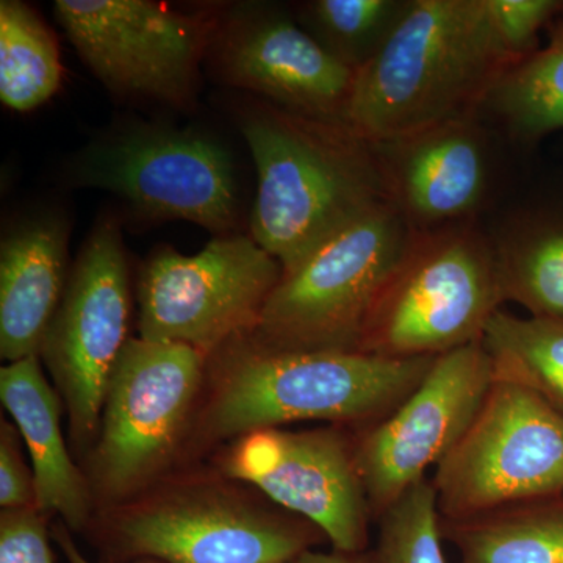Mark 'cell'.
<instances>
[{
	"mask_svg": "<svg viewBox=\"0 0 563 563\" xmlns=\"http://www.w3.org/2000/svg\"><path fill=\"white\" fill-rule=\"evenodd\" d=\"M224 472L317 526L333 550H368L373 515L358 468L355 433L344 426L247 433L225 457Z\"/></svg>",
	"mask_w": 563,
	"mask_h": 563,
	"instance_id": "14",
	"label": "cell"
},
{
	"mask_svg": "<svg viewBox=\"0 0 563 563\" xmlns=\"http://www.w3.org/2000/svg\"><path fill=\"white\" fill-rule=\"evenodd\" d=\"M54 539L57 542L58 547H60L63 555H65L66 562L68 563H92L85 558L84 554L80 553L79 548H77L76 542H74L73 537L68 531V526H57L54 529ZM141 563H152V562H141Z\"/></svg>",
	"mask_w": 563,
	"mask_h": 563,
	"instance_id": "30",
	"label": "cell"
},
{
	"mask_svg": "<svg viewBox=\"0 0 563 563\" xmlns=\"http://www.w3.org/2000/svg\"><path fill=\"white\" fill-rule=\"evenodd\" d=\"M496 38L521 63L539 52V33L562 9L555 0H485Z\"/></svg>",
	"mask_w": 563,
	"mask_h": 563,
	"instance_id": "26",
	"label": "cell"
},
{
	"mask_svg": "<svg viewBox=\"0 0 563 563\" xmlns=\"http://www.w3.org/2000/svg\"><path fill=\"white\" fill-rule=\"evenodd\" d=\"M388 199L413 231L474 221L492 187L479 117L377 143Z\"/></svg>",
	"mask_w": 563,
	"mask_h": 563,
	"instance_id": "16",
	"label": "cell"
},
{
	"mask_svg": "<svg viewBox=\"0 0 563 563\" xmlns=\"http://www.w3.org/2000/svg\"><path fill=\"white\" fill-rule=\"evenodd\" d=\"M54 13L110 91L174 109L195 106L217 22L150 0H57Z\"/></svg>",
	"mask_w": 563,
	"mask_h": 563,
	"instance_id": "11",
	"label": "cell"
},
{
	"mask_svg": "<svg viewBox=\"0 0 563 563\" xmlns=\"http://www.w3.org/2000/svg\"><path fill=\"white\" fill-rule=\"evenodd\" d=\"M280 277V263L252 236H217L195 255L163 246L140 272V336L209 357L254 332Z\"/></svg>",
	"mask_w": 563,
	"mask_h": 563,
	"instance_id": "8",
	"label": "cell"
},
{
	"mask_svg": "<svg viewBox=\"0 0 563 563\" xmlns=\"http://www.w3.org/2000/svg\"><path fill=\"white\" fill-rule=\"evenodd\" d=\"M515 65L485 0H410L384 46L355 73L344 122L384 143L481 117Z\"/></svg>",
	"mask_w": 563,
	"mask_h": 563,
	"instance_id": "2",
	"label": "cell"
},
{
	"mask_svg": "<svg viewBox=\"0 0 563 563\" xmlns=\"http://www.w3.org/2000/svg\"><path fill=\"white\" fill-rule=\"evenodd\" d=\"M503 301L563 320V214H531L492 239Z\"/></svg>",
	"mask_w": 563,
	"mask_h": 563,
	"instance_id": "20",
	"label": "cell"
},
{
	"mask_svg": "<svg viewBox=\"0 0 563 563\" xmlns=\"http://www.w3.org/2000/svg\"><path fill=\"white\" fill-rule=\"evenodd\" d=\"M209 54L225 84L292 113L344 122L355 70L280 11L246 9L217 22Z\"/></svg>",
	"mask_w": 563,
	"mask_h": 563,
	"instance_id": "15",
	"label": "cell"
},
{
	"mask_svg": "<svg viewBox=\"0 0 563 563\" xmlns=\"http://www.w3.org/2000/svg\"><path fill=\"white\" fill-rule=\"evenodd\" d=\"M483 339L439 355L421 384L384 420L355 432L373 520L454 450L490 391Z\"/></svg>",
	"mask_w": 563,
	"mask_h": 563,
	"instance_id": "13",
	"label": "cell"
},
{
	"mask_svg": "<svg viewBox=\"0 0 563 563\" xmlns=\"http://www.w3.org/2000/svg\"><path fill=\"white\" fill-rule=\"evenodd\" d=\"M503 303L492 239L476 222L413 231L357 351L439 357L483 339Z\"/></svg>",
	"mask_w": 563,
	"mask_h": 563,
	"instance_id": "4",
	"label": "cell"
},
{
	"mask_svg": "<svg viewBox=\"0 0 563 563\" xmlns=\"http://www.w3.org/2000/svg\"><path fill=\"white\" fill-rule=\"evenodd\" d=\"M207 355L129 339L111 372L91 473L106 498L140 490L168 463L201 388Z\"/></svg>",
	"mask_w": 563,
	"mask_h": 563,
	"instance_id": "9",
	"label": "cell"
},
{
	"mask_svg": "<svg viewBox=\"0 0 563 563\" xmlns=\"http://www.w3.org/2000/svg\"><path fill=\"white\" fill-rule=\"evenodd\" d=\"M410 0H314L303 7V29L357 73L395 31Z\"/></svg>",
	"mask_w": 563,
	"mask_h": 563,
	"instance_id": "24",
	"label": "cell"
},
{
	"mask_svg": "<svg viewBox=\"0 0 563 563\" xmlns=\"http://www.w3.org/2000/svg\"><path fill=\"white\" fill-rule=\"evenodd\" d=\"M240 129L257 169L251 236L282 273L379 203L390 202L379 146L346 122L247 109Z\"/></svg>",
	"mask_w": 563,
	"mask_h": 563,
	"instance_id": "1",
	"label": "cell"
},
{
	"mask_svg": "<svg viewBox=\"0 0 563 563\" xmlns=\"http://www.w3.org/2000/svg\"><path fill=\"white\" fill-rule=\"evenodd\" d=\"M0 563H54L46 520L35 506L2 510Z\"/></svg>",
	"mask_w": 563,
	"mask_h": 563,
	"instance_id": "27",
	"label": "cell"
},
{
	"mask_svg": "<svg viewBox=\"0 0 563 563\" xmlns=\"http://www.w3.org/2000/svg\"><path fill=\"white\" fill-rule=\"evenodd\" d=\"M379 542L374 550L379 563H446L442 517L433 483H415L379 518Z\"/></svg>",
	"mask_w": 563,
	"mask_h": 563,
	"instance_id": "25",
	"label": "cell"
},
{
	"mask_svg": "<svg viewBox=\"0 0 563 563\" xmlns=\"http://www.w3.org/2000/svg\"><path fill=\"white\" fill-rule=\"evenodd\" d=\"M203 435L224 440L292 421H331L357 431L388 417L437 357L388 358L361 351H285L250 333L214 352Z\"/></svg>",
	"mask_w": 563,
	"mask_h": 563,
	"instance_id": "3",
	"label": "cell"
},
{
	"mask_svg": "<svg viewBox=\"0 0 563 563\" xmlns=\"http://www.w3.org/2000/svg\"><path fill=\"white\" fill-rule=\"evenodd\" d=\"M442 520L563 493V415L521 385L493 380L468 431L432 479Z\"/></svg>",
	"mask_w": 563,
	"mask_h": 563,
	"instance_id": "6",
	"label": "cell"
},
{
	"mask_svg": "<svg viewBox=\"0 0 563 563\" xmlns=\"http://www.w3.org/2000/svg\"><path fill=\"white\" fill-rule=\"evenodd\" d=\"M129 314L128 258L120 221L109 214L85 240L40 352L81 446L98 439L111 372L131 339Z\"/></svg>",
	"mask_w": 563,
	"mask_h": 563,
	"instance_id": "10",
	"label": "cell"
},
{
	"mask_svg": "<svg viewBox=\"0 0 563 563\" xmlns=\"http://www.w3.org/2000/svg\"><path fill=\"white\" fill-rule=\"evenodd\" d=\"M73 176L80 187L113 192L144 220L190 221L221 236L239 221L231 154L195 131L129 125L85 147Z\"/></svg>",
	"mask_w": 563,
	"mask_h": 563,
	"instance_id": "7",
	"label": "cell"
},
{
	"mask_svg": "<svg viewBox=\"0 0 563 563\" xmlns=\"http://www.w3.org/2000/svg\"><path fill=\"white\" fill-rule=\"evenodd\" d=\"M442 536L459 551V563H563V499L442 520Z\"/></svg>",
	"mask_w": 563,
	"mask_h": 563,
	"instance_id": "19",
	"label": "cell"
},
{
	"mask_svg": "<svg viewBox=\"0 0 563 563\" xmlns=\"http://www.w3.org/2000/svg\"><path fill=\"white\" fill-rule=\"evenodd\" d=\"M324 533L299 518L266 512L222 495L163 496L113 517L102 548L113 561L290 563Z\"/></svg>",
	"mask_w": 563,
	"mask_h": 563,
	"instance_id": "12",
	"label": "cell"
},
{
	"mask_svg": "<svg viewBox=\"0 0 563 563\" xmlns=\"http://www.w3.org/2000/svg\"><path fill=\"white\" fill-rule=\"evenodd\" d=\"M290 563H379L376 553L366 550L362 553H342L333 550L332 553H320V551H303Z\"/></svg>",
	"mask_w": 563,
	"mask_h": 563,
	"instance_id": "29",
	"label": "cell"
},
{
	"mask_svg": "<svg viewBox=\"0 0 563 563\" xmlns=\"http://www.w3.org/2000/svg\"><path fill=\"white\" fill-rule=\"evenodd\" d=\"M484 110L518 140L531 141L563 129V21L550 46L504 74Z\"/></svg>",
	"mask_w": 563,
	"mask_h": 563,
	"instance_id": "23",
	"label": "cell"
},
{
	"mask_svg": "<svg viewBox=\"0 0 563 563\" xmlns=\"http://www.w3.org/2000/svg\"><path fill=\"white\" fill-rule=\"evenodd\" d=\"M68 221L44 211L3 235L0 246V355L9 363L40 357L70 269Z\"/></svg>",
	"mask_w": 563,
	"mask_h": 563,
	"instance_id": "17",
	"label": "cell"
},
{
	"mask_svg": "<svg viewBox=\"0 0 563 563\" xmlns=\"http://www.w3.org/2000/svg\"><path fill=\"white\" fill-rule=\"evenodd\" d=\"M483 343L496 380L528 388L563 415V320L501 309L488 321Z\"/></svg>",
	"mask_w": 563,
	"mask_h": 563,
	"instance_id": "21",
	"label": "cell"
},
{
	"mask_svg": "<svg viewBox=\"0 0 563 563\" xmlns=\"http://www.w3.org/2000/svg\"><path fill=\"white\" fill-rule=\"evenodd\" d=\"M60 52L47 25L20 0L0 2V99L14 111L38 109L60 88Z\"/></svg>",
	"mask_w": 563,
	"mask_h": 563,
	"instance_id": "22",
	"label": "cell"
},
{
	"mask_svg": "<svg viewBox=\"0 0 563 563\" xmlns=\"http://www.w3.org/2000/svg\"><path fill=\"white\" fill-rule=\"evenodd\" d=\"M413 229L379 203L282 273L250 335L285 351H357Z\"/></svg>",
	"mask_w": 563,
	"mask_h": 563,
	"instance_id": "5",
	"label": "cell"
},
{
	"mask_svg": "<svg viewBox=\"0 0 563 563\" xmlns=\"http://www.w3.org/2000/svg\"><path fill=\"white\" fill-rule=\"evenodd\" d=\"M35 506L33 474L29 473L20 451L16 431L2 422L0 432V507L22 509Z\"/></svg>",
	"mask_w": 563,
	"mask_h": 563,
	"instance_id": "28",
	"label": "cell"
},
{
	"mask_svg": "<svg viewBox=\"0 0 563 563\" xmlns=\"http://www.w3.org/2000/svg\"><path fill=\"white\" fill-rule=\"evenodd\" d=\"M38 358L0 369V399L31 454L36 509L60 515L69 529L79 531L90 518V487L70 459L62 432L60 396L47 384Z\"/></svg>",
	"mask_w": 563,
	"mask_h": 563,
	"instance_id": "18",
	"label": "cell"
}]
</instances>
